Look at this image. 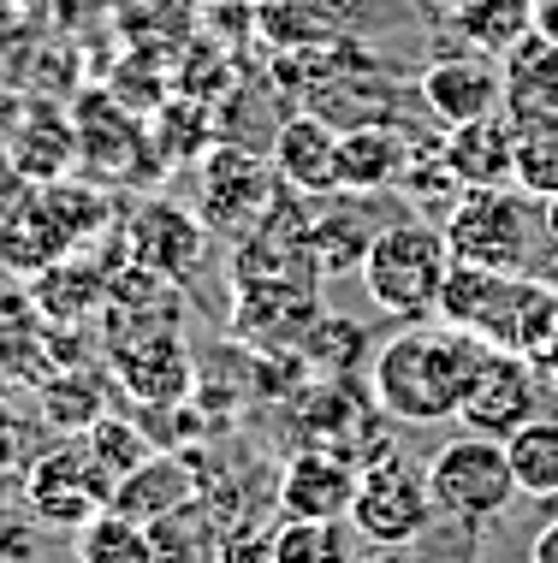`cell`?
I'll list each match as a JSON object with an SVG mask.
<instances>
[{
    "label": "cell",
    "instance_id": "6da1fadb",
    "mask_svg": "<svg viewBox=\"0 0 558 563\" xmlns=\"http://www.w3.org/2000/svg\"><path fill=\"white\" fill-rule=\"evenodd\" d=\"M488 356V339L446 321H404L392 339L374 344L369 356V398L381 416L404 428H434L458 421V404L470 391L475 362Z\"/></svg>",
    "mask_w": 558,
    "mask_h": 563
},
{
    "label": "cell",
    "instance_id": "7a4b0ae2",
    "mask_svg": "<svg viewBox=\"0 0 558 563\" xmlns=\"http://www.w3.org/2000/svg\"><path fill=\"white\" fill-rule=\"evenodd\" d=\"M451 250L440 225H422V220H392L374 232L369 255H363V285L374 297V309L392 314V321H428L434 302H440Z\"/></svg>",
    "mask_w": 558,
    "mask_h": 563
},
{
    "label": "cell",
    "instance_id": "3957f363",
    "mask_svg": "<svg viewBox=\"0 0 558 563\" xmlns=\"http://www.w3.org/2000/svg\"><path fill=\"white\" fill-rule=\"evenodd\" d=\"M451 262L500 267V273H529L535 232H540V202L523 196L517 185H488L463 190L440 220Z\"/></svg>",
    "mask_w": 558,
    "mask_h": 563
},
{
    "label": "cell",
    "instance_id": "277c9868",
    "mask_svg": "<svg viewBox=\"0 0 558 563\" xmlns=\"http://www.w3.org/2000/svg\"><path fill=\"white\" fill-rule=\"evenodd\" d=\"M428 493H434V510L451 516V522H493L517 505V475H511V456H505V439H488V433H463L440 445L428 456Z\"/></svg>",
    "mask_w": 558,
    "mask_h": 563
},
{
    "label": "cell",
    "instance_id": "5b68a950",
    "mask_svg": "<svg viewBox=\"0 0 558 563\" xmlns=\"http://www.w3.org/2000/svg\"><path fill=\"white\" fill-rule=\"evenodd\" d=\"M19 505L59 534H78L113 505V475L89 456L84 439H48V451L19 481Z\"/></svg>",
    "mask_w": 558,
    "mask_h": 563
},
{
    "label": "cell",
    "instance_id": "8992f818",
    "mask_svg": "<svg viewBox=\"0 0 558 563\" xmlns=\"http://www.w3.org/2000/svg\"><path fill=\"white\" fill-rule=\"evenodd\" d=\"M274 190H280V173L255 148L215 143L203 155V166H196V214L220 238H250L262 225V214L274 208Z\"/></svg>",
    "mask_w": 558,
    "mask_h": 563
},
{
    "label": "cell",
    "instance_id": "52a82bcc",
    "mask_svg": "<svg viewBox=\"0 0 558 563\" xmlns=\"http://www.w3.org/2000/svg\"><path fill=\"white\" fill-rule=\"evenodd\" d=\"M434 493H428V468H411L404 456H386L357 475L351 498V528L369 545H416L434 528Z\"/></svg>",
    "mask_w": 558,
    "mask_h": 563
},
{
    "label": "cell",
    "instance_id": "ba28073f",
    "mask_svg": "<svg viewBox=\"0 0 558 563\" xmlns=\"http://www.w3.org/2000/svg\"><path fill=\"white\" fill-rule=\"evenodd\" d=\"M108 374L131 404L155 409V416L185 409L190 391H196V356H190V344L178 339V327H161V332H143V339L113 344Z\"/></svg>",
    "mask_w": 558,
    "mask_h": 563
},
{
    "label": "cell",
    "instance_id": "9c48e42d",
    "mask_svg": "<svg viewBox=\"0 0 558 563\" xmlns=\"http://www.w3.org/2000/svg\"><path fill=\"white\" fill-rule=\"evenodd\" d=\"M540 391H547V386H540V374H535L529 356L488 344V356L475 362L470 391H463V404H458V421H463V433L511 439L523 421L540 416Z\"/></svg>",
    "mask_w": 558,
    "mask_h": 563
},
{
    "label": "cell",
    "instance_id": "30bf717a",
    "mask_svg": "<svg viewBox=\"0 0 558 563\" xmlns=\"http://www.w3.org/2000/svg\"><path fill=\"white\" fill-rule=\"evenodd\" d=\"M357 463L333 445H297L274 475V510L304 522H351Z\"/></svg>",
    "mask_w": 558,
    "mask_h": 563
},
{
    "label": "cell",
    "instance_id": "8fae6325",
    "mask_svg": "<svg viewBox=\"0 0 558 563\" xmlns=\"http://www.w3.org/2000/svg\"><path fill=\"white\" fill-rule=\"evenodd\" d=\"M416 96L440 125H470V119H488L505 108V66L500 54H446L434 66H422Z\"/></svg>",
    "mask_w": 558,
    "mask_h": 563
},
{
    "label": "cell",
    "instance_id": "7c38bea8",
    "mask_svg": "<svg viewBox=\"0 0 558 563\" xmlns=\"http://www.w3.org/2000/svg\"><path fill=\"white\" fill-rule=\"evenodd\" d=\"M517 285H523V273L451 262L446 267V285H440V302H434V321L463 327V332H475V339H488V344L505 350L511 314H517Z\"/></svg>",
    "mask_w": 558,
    "mask_h": 563
},
{
    "label": "cell",
    "instance_id": "4fadbf2b",
    "mask_svg": "<svg viewBox=\"0 0 558 563\" xmlns=\"http://www.w3.org/2000/svg\"><path fill=\"white\" fill-rule=\"evenodd\" d=\"M125 250L138 267L161 273L173 285H190V273L203 267V250H208V225L203 214H185L173 202H143L125 225Z\"/></svg>",
    "mask_w": 558,
    "mask_h": 563
},
{
    "label": "cell",
    "instance_id": "5bb4252c",
    "mask_svg": "<svg viewBox=\"0 0 558 563\" xmlns=\"http://www.w3.org/2000/svg\"><path fill=\"white\" fill-rule=\"evenodd\" d=\"M381 225L369 220V196L363 190H327V196H309V255L315 267L327 273H357L369 255V243Z\"/></svg>",
    "mask_w": 558,
    "mask_h": 563
},
{
    "label": "cell",
    "instance_id": "9a60e30c",
    "mask_svg": "<svg viewBox=\"0 0 558 563\" xmlns=\"http://www.w3.org/2000/svg\"><path fill=\"white\" fill-rule=\"evenodd\" d=\"M274 173L285 178L292 190H304V196H327V190H339V131L327 125L321 113H309V108H297L292 119H280V131H274Z\"/></svg>",
    "mask_w": 558,
    "mask_h": 563
},
{
    "label": "cell",
    "instance_id": "2e32d148",
    "mask_svg": "<svg viewBox=\"0 0 558 563\" xmlns=\"http://www.w3.org/2000/svg\"><path fill=\"white\" fill-rule=\"evenodd\" d=\"M440 155L463 190L511 185V173H517V125L505 119V108L488 119H470V125H451L440 136Z\"/></svg>",
    "mask_w": 558,
    "mask_h": 563
},
{
    "label": "cell",
    "instance_id": "e0dca14e",
    "mask_svg": "<svg viewBox=\"0 0 558 563\" xmlns=\"http://www.w3.org/2000/svg\"><path fill=\"white\" fill-rule=\"evenodd\" d=\"M500 59H505V119L511 125H558V42L529 30Z\"/></svg>",
    "mask_w": 558,
    "mask_h": 563
},
{
    "label": "cell",
    "instance_id": "ac0fdd59",
    "mask_svg": "<svg viewBox=\"0 0 558 563\" xmlns=\"http://www.w3.org/2000/svg\"><path fill=\"white\" fill-rule=\"evenodd\" d=\"M416 155V136L398 125V119H381V125H351L339 131V190H392L398 173Z\"/></svg>",
    "mask_w": 558,
    "mask_h": 563
},
{
    "label": "cell",
    "instance_id": "d6986e66",
    "mask_svg": "<svg viewBox=\"0 0 558 563\" xmlns=\"http://www.w3.org/2000/svg\"><path fill=\"white\" fill-rule=\"evenodd\" d=\"M196 493H203V481H196L190 456L173 451V445H161L143 468H131V475L113 486V505L108 510H119V516H131V522L149 528V522H161V516L178 510Z\"/></svg>",
    "mask_w": 558,
    "mask_h": 563
},
{
    "label": "cell",
    "instance_id": "ffe728a7",
    "mask_svg": "<svg viewBox=\"0 0 558 563\" xmlns=\"http://www.w3.org/2000/svg\"><path fill=\"white\" fill-rule=\"evenodd\" d=\"M304 108L321 113L333 131L381 125V119H398V89H392L374 66H357V71H333V78H321L304 96Z\"/></svg>",
    "mask_w": 558,
    "mask_h": 563
},
{
    "label": "cell",
    "instance_id": "44dd1931",
    "mask_svg": "<svg viewBox=\"0 0 558 563\" xmlns=\"http://www.w3.org/2000/svg\"><path fill=\"white\" fill-rule=\"evenodd\" d=\"M108 386L113 374H96V368H54L48 379L36 386V416L42 428H48L54 439H78L89 433L101 416H108Z\"/></svg>",
    "mask_w": 558,
    "mask_h": 563
},
{
    "label": "cell",
    "instance_id": "7402d4cb",
    "mask_svg": "<svg viewBox=\"0 0 558 563\" xmlns=\"http://www.w3.org/2000/svg\"><path fill=\"white\" fill-rule=\"evenodd\" d=\"M78 155H89L108 178H138L155 161V136H143V119H125L113 101H101V125H78Z\"/></svg>",
    "mask_w": 558,
    "mask_h": 563
},
{
    "label": "cell",
    "instance_id": "603a6c76",
    "mask_svg": "<svg viewBox=\"0 0 558 563\" xmlns=\"http://www.w3.org/2000/svg\"><path fill=\"white\" fill-rule=\"evenodd\" d=\"M30 291H36V302H42V321H48V327H72V321H89V314L108 309V273L66 255V262H54L36 285H30Z\"/></svg>",
    "mask_w": 558,
    "mask_h": 563
},
{
    "label": "cell",
    "instance_id": "cb8c5ba5",
    "mask_svg": "<svg viewBox=\"0 0 558 563\" xmlns=\"http://www.w3.org/2000/svg\"><path fill=\"white\" fill-rule=\"evenodd\" d=\"M149 534H155L161 563H208V558H220L226 516L208 505L203 493H196V498H185L178 510L161 516V522H149Z\"/></svg>",
    "mask_w": 558,
    "mask_h": 563
},
{
    "label": "cell",
    "instance_id": "d4e9b609",
    "mask_svg": "<svg viewBox=\"0 0 558 563\" xmlns=\"http://www.w3.org/2000/svg\"><path fill=\"white\" fill-rule=\"evenodd\" d=\"M297 356H304L309 374L357 379V374H369L374 339H369V327L344 321V314H315L309 332H304V344H297Z\"/></svg>",
    "mask_w": 558,
    "mask_h": 563
},
{
    "label": "cell",
    "instance_id": "484cf974",
    "mask_svg": "<svg viewBox=\"0 0 558 563\" xmlns=\"http://www.w3.org/2000/svg\"><path fill=\"white\" fill-rule=\"evenodd\" d=\"M78 161V125L72 119H24L19 136H12V173L30 178V185H48V178H66V166Z\"/></svg>",
    "mask_w": 558,
    "mask_h": 563
},
{
    "label": "cell",
    "instance_id": "4316f807",
    "mask_svg": "<svg viewBox=\"0 0 558 563\" xmlns=\"http://www.w3.org/2000/svg\"><path fill=\"white\" fill-rule=\"evenodd\" d=\"M357 528L351 522H304V516H280L267 563H357Z\"/></svg>",
    "mask_w": 558,
    "mask_h": 563
},
{
    "label": "cell",
    "instance_id": "83f0119b",
    "mask_svg": "<svg viewBox=\"0 0 558 563\" xmlns=\"http://www.w3.org/2000/svg\"><path fill=\"white\" fill-rule=\"evenodd\" d=\"M511 475L523 498H558V416H535L505 439Z\"/></svg>",
    "mask_w": 558,
    "mask_h": 563
},
{
    "label": "cell",
    "instance_id": "f1b7e54d",
    "mask_svg": "<svg viewBox=\"0 0 558 563\" xmlns=\"http://www.w3.org/2000/svg\"><path fill=\"white\" fill-rule=\"evenodd\" d=\"M458 24L481 54H505L535 30V0H458Z\"/></svg>",
    "mask_w": 558,
    "mask_h": 563
},
{
    "label": "cell",
    "instance_id": "f546056e",
    "mask_svg": "<svg viewBox=\"0 0 558 563\" xmlns=\"http://www.w3.org/2000/svg\"><path fill=\"white\" fill-rule=\"evenodd\" d=\"M78 563H161L155 534L119 510H101L89 528H78Z\"/></svg>",
    "mask_w": 558,
    "mask_h": 563
},
{
    "label": "cell",
    "instance_id": "4dcf8cb0",
    "mask_svg": "<svg viewBox=\"0 0 558 563\" xmlns=\"http://www.w3.org/2000/svg\"><path fill=\"white\" fill-rule=\"evenodd\" d=\"M84 445H89V456H96L101 468L113 475V486L131 475V468H143L149 456L161 451V439H149L143 433V421H131V416H119V409H108V416L96 421L89 433H78Z\"/></svg>",
    "mask_w": 558,
    "mask_h": 563
},
{
    "label": "cell",
    "instance_id": "1f68e13d",
    "mask_svg": "<svg viewBox=\"0 0 558 563\" xmlns=\"http://www.w3.org/2000/svg\"><path fill=\"white\" fill-rule=\"evenodd\" d=\"M552 332H558V285L535 279V273H523V285H517V314H511L505 350H517V356L535 362L540 350L552 344Z\"/></svg>",
    "mask_w": 558,
    "mask_h": 563
},
{
    "label": "cell",
    "instance_id": "d6a6232c",
    "mask_svg": "<svg viewBox=\"0 0 558 563\" xmlns=\"http://www.w3.org/2000/svg\"><path fill=\"white\" fill-rule=\"evenodd\" d=\"M511 185L535 202L558 190V125H517V173Z\"/></svg>",
    "mask_w": 558,
    "mask_h": 563
},
{
    "label": "cell",
    "instance_id": "836d02e7",
    "mask_svg": "<svg viewBox=\"0 0 558 563\" xmlns=\"http://www.w3.org/2000/svg\"><path fill=\"white\" fill-rule=\"evenodd\" d=\"M48 439L54 433L42 428V416H24L12 398H0V475L24 481V468L48 451Z\"/></svg>",
    "mask_w": 558,
    "mask_h": 563
},
{
    "label": "cell",
    "instance_id": "e575fe53",
    "mask_svg": "<svg viewBox=\"0 0 558 563\" xmlns=\"http://www.w3.org/2000/svg\"><path fill=\"white\" fill-rule=\"evenodd\" d=\"M48 534L54 528L48 522H36L24 505L19 510H0V563H42L48 558Z\"/></svg>",
    "mask_w": 558,
    "mask_h": 563
},
{
    "label": "cell",
    "instance_id": "d590c367",
    "mask_svg": "<svg viewBox=\"0 0 558 563\" xmlns=\"http://www.w3.org/2000/svg\"><path fill=\"white\" fill-rule=\"evenodd\" d=\"M529 563H558V516L529 540Z\"/></svg>",
    "mask_w": 558,
    "mask_h": 563
},
{
    "label": "cell",
    "instance_id": "8d00e7d4",
    "mask_svg": "<svg viewBox=\"0 0 558 563\" xmlns=\"http://www.w3.org/2000/svg\"><path fill=\"white\" fill-rule=\"evenodd\" d=\"M535 374H540V386H547V391H558V332H552V344L535 356Z\"/></svg>",
    "mask_w": 558,
    "mask_h": 563
},
{
    "label": "cell",
    "instance_id": "74e56055",
    "mask_svg": "<svg viewBox=\"0 0 558 563\" xmlns=\"http://www.w3.org/2000/svg\"><path fill=\"white\" fill-rule=\"evenodd\" d=\"M535 30L547 42H558V0H535Z\"/></svg>",
    "mask_w": 558,
    "mask_h": 563
},
{
    "label": "cell",
    "instance_id": "f35d334b",
    "mask_svg": "<svg viewBox=\"0 0 558 563\" xmlns=\"http://www.w3.org/2000/svg\"><path fill=\"white\" fill-rule=\"evenodd\" d=\"M540 238H547L552 250H558V190L547 196V202H540Z\"/></svg>",
    "mask_w": 558,
    "mask_h": 563
},
{
    "label": "cell",
    "instance_id": "ab89813d",
    "mask_svg": "<svg viewBox=\"0 0 558 563\" xmlns=\"http://www.w3.org/2000/svg\"><path fill=\"white\" fill-rule=\"evenodd\" d=\"M357 563H416V552H411V545H381V552H369Z\"/></svg>",
    "mask_w": 558,
    "mask_h": 563
},
{
    "label": "cell",
    "instance_id": "60d3db41",
    "mask_svg": "<svg viewBox=\"0 0 558 563\" xmlns=\"http://www.w3.org/2000/svg\"><path fill=\"white\" fill-rule=\"evenodd\" d=\"M12 391H19V379L7 374V362H0V398H12Z\"/></svg>",
    "mask_w": 558,
    "mask_h": 563
}]
</instances>
